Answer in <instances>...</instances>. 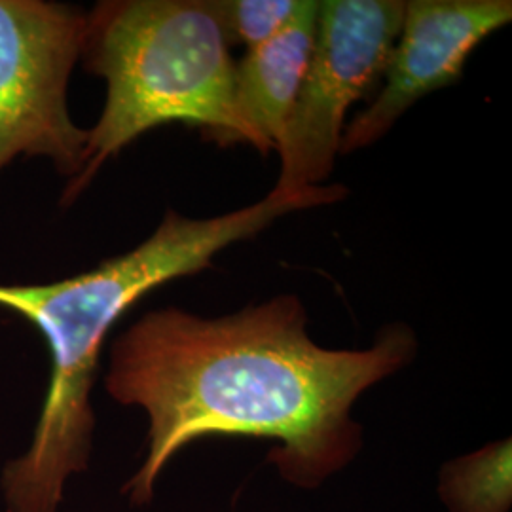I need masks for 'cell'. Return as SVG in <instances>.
I'll use <instances>...</instances> for the list:
<instances>
[{
  "mask_svg": "<svg viewBox=\"0 0 512 512\" xmlns=\"http://www.w3.org/2000/svg\"><path fill=\"white\" fill-rule=\"evenodd\" d=\"M416 353L406 323L382 327L370 348H323L296 294L213 319L150 311L114 342L105 380L110 397L143 408L150 425L147 459L126 492L150 501L165 465L207 437L275 440L268 461L281 478L317 488L361 452L353 404Z\"/></svg>",
  "mask_w": 512,
  "mask_h": 512,
  "instance_id": "cell-1",
  "label": "cell"
},
{
  "mask_svg": "<svg viewBox=\"0 0 512 512\" xmlns=\"http://www.w3.org/2000/svg\"><path fill=\"white\" fill-rule=\"evenodd\" d=\"M346 196V186L325 184L302 192L272 188L260 202L209 219L169 209L150 238L90 272L48 285H0V306L18 311L42 332L54 363L31 448L4 473L10 512H54L65 480L86 467L99 353L135 302L177 277L211 268L226 247L255 238L275 220Z\"/></svg>",
  "mask_w": 512,
  "mask_h": 512,
  "instance_id": "cell-2",
  "label": "cell"
},
{
  "mask_svg": "<svg viewBox=\"0 0 512 512\" xmlns=\"http://www.w3.org/2000/svg\"><path fill=\"white\" fill-rule=\"evenodd\" d=\"M80 57L107 82V99L63 203L76 200L110 158L164 124L194 126L219 147H251L234 99L236 61L205 0L99 2L86 14Z\"/></svg>",
  "mask_w": 512,
  "mask_h": 512,
  "instance_id": "cell-3",
  "label": "cell"
},
{
  "mask_svg": "<svg viewBox=\"0 0 512 512\" xmlns=\"http://www.w3.org/2000/svg\"><path fill=\"white\" fill-rule=\"evenodd\" d=\"M403 16L404 0L319 2L310 65L275 150L274 190L325 186L340 156L349 109L382 82Z\"/></svg>",
  "mask_w": 512,
  "mask_h": 512,
  "instance_id": "cell-4",
  "label": "cell"
},
{
  "mask_svg": "<svg viewBox=\"0 0 512 512\" xmlns=\"http://www.w3.org/2000/svg\"><path fill=\"white\" fill-rule=\"evenodd\" d=\"M86 12L44 0H0V169L16 156H46L74 181L88 129L67 107L82 55Z\"/></svg>",
  "mask_w": 512,
  "mask_h": 512,
  "instance_id": "cell-5",
  "label": "cell"
},
{
  "mask_svg": "<svg viewBox=\"0 0 512 512\" xmlns=\"http://www.w3.org/2000/svg\"><path fill=\"white\" fill-rule=\"evenodd\" d=\"M511 0H408L380 93L346 124L340 156L376 145L423 97L461 80L482 40L507 27Z\"/></svg>",
  "mask_w": 512,
  "mask_h": 512,
  "instance_id": "cell-6",
  "label": "cell"
},
{
  "mask_svg": "<svg viewBox=\"0 0 512 512\" xmlns=\"http://www.w3.org/2000/svg\"><path fill=\"white\" fill-rule=\"evenodd\" d=\"M319 2L270 42L236 61L234 99L251 147L268 156L283 137L310 65Z\"/></svg>",
  "mask_w": 512,
  "mask_h": 512,
  "instance_id": "cell-7",
  "label": "cell"
},
{
  "mask_svg": "<svg viewBox=\"0 0 512 512\" xmlns=\"http://www.w3.org/2000/svg\"><path fill=\"white\" fill-rule=\"evenodd\" d=\"M439 492L450 512H509L511 439L444 465Z\"/></svg>",
  "mask_w": 512,
  "mask_h": 512,
  "instance_id": "cell-8",
  "label": "cell"
},
{
  "mask_svg": "<svg viewBox=\"0 0 512 512\" xmlns=\"http://www.w3.org/2000/svg\"><path fill=\"white\" fill-rule=\"evenodd\" d=\"M226 44L255 50L310 12L315 0H205Z\"/></svg>",
  "mask_w": 512,
  "mask_h": 512,
  "instance_id": "cell-9",
  "label": "cell"
}]
</instances>
